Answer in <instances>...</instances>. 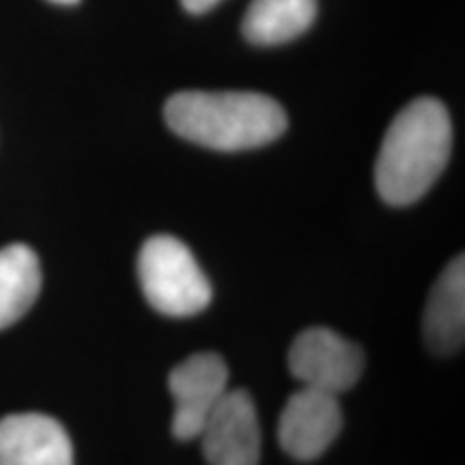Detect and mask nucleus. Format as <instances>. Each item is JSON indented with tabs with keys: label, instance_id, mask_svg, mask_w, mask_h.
<instances>
[{
	"label": "nucleus",
	"instance_id": "obj_2",
	"mask_svg": "<svg viewBox=\"0 0 465 465\" xmlns=\"http://www.w3.org/2000/svg\"><path fill=\"white\" fill-rule=\"evenodd\" d=\"M171 130L216 151H246L274 143L287 130V113L272 97L250 91H182L164 106Z\"/></svg>",
	"mask_w": 465,
	"mask_h": 465
},
{
	"label": "nucleus",
	"instance_id": "obj_10",
	"mask_svg": "<svg viewBox=\"0 0 465 465\" xmlns=\"http://www.w3.org/2000/svg\"><path fill=\"white\" fill-rule=\"evenodd\" d=\"M317 15V0H252L243 17V37L254 45H278L300 37Z\"/></svg>",
	"mask_w": 465,
	"mask_h": 465
},
{
	"label": "nucleus",
	"instance_id": "obj_6",
	"mask_svg": "<svg viewBox=\"0 0 465 465\" xmlns=\"http://www.w3.org/2000/svg\"><path fill=\"white\" fill-rule=\"evenodd\" d=\"M199 440L209 465H259L261 427L252 397L246 391H226Z\"/></svg>",
	"mask_w": 465,
	"mask_h": 465
},
{
	"label": "nucleus",
	"instance_id": "obj_9",
	"mask_svg": "<svg viewBox=\"0 0 465 465\" xmlns=\"http://www.w3.org/2000/svg\"><path fill=\"white\" fill-rule=\"evenodd\" d=\"M424 341L435 353H455L465 341V259L459 254L435 281L424 308Z\"/></svg>",
	"mask_w": 465,
	"mask_h": 465
},
{
	"label": "nucleus",
	"instance_id": "obj_4",
	"mask_svg": "<svg viewBox=\"0 0 465 465\" xmlns=\"http://www.w3.org/2000/svg\"><path fill=\"white\" fill-rule=\"evenodd\" d=\"M289 371L302 386L341 394L358 383L364 353L334 330L308 328L289 349Z\"/></svg>",
	"mask_w": 465,
	"mask_h": 465
},
{
	"label": "nucleus",
	"instance_id": "obj_8",
	"mask_svg": "<svg viewBox=\"0 0 465 465\" xmlns=\"http://www.w3.org/2000/svg\"><path fill=\"white\" fill-rule=\"evenodd\" d=\"M0 465H74L72 440L45 414L0 418Z\"/></svg>",
	"mask_w": 465,
	"mask_h": 465
},
{
	"label": "nucleus",
	"instance_id": "obj_7",
	"mask_svg": "<svg viewBox=\"0 0 465 465\" xmlns=\"http://www.w3.org/2000/svg\"><path fill=\"white\" fill-rule=\"evenodd\" d=\"M339 394L302 386L291 394L278 420V441L289 457L312 461L322 457L341 433Z\"/></svg>",
	"mask_w": 465,
	"mask_h": 465
},
{
	"label": "nucleus",
	"instance_id": "obj_1",
	"mask_svg": "<svg viewBox=\"0 0 465 465\" xmlns=\"http://www.w3.org/2000/svg\"><path fill=\"white\" fill-rule=\"evenodd\" d=\"M452 124L444 104L418 97L394 116L375 162L377 192L388 205L420 201L450 160Z\"/></svg>",
	"mask_w": 465,
	"mask_h": 465
},
{
	"label": "nucleus",
	"instance_id": "obj_5",
	"mask_svg": "<svg viewBox=\"0 0 465 465\" xmlns=\"http://www.w3.org/2000/svg\"><path fill=\"white\" fill-rule=\"evenodd\" d=\"M173 394V435L188 441L199 438L203 424L229 391V366L223 356L201 351L177 364L168 375Z\"/></svg>",
	"mask_w": 465,
	"mask_h": 465
},
{
	"label": "nucleus",
	"instance_id": "obj_13",
	"mask_svg": "<svg viewBox=\"0 0 465 465\" xmlns=\"http://www.w3.org/2000/svg\"><path fill=\"white\" fill-rule=\"evenodd\" d=\"M50 3H56V5H78L80 0H50Z\"/></svg>",
	"mask_w": 465,
	"mask_h": 465
},
{
	"label": "nucleus",
	"instance_id": "obj_3",
	"mask_svg": "<svg viewBox=\"0 0 465 465\" xmlns=\"http://www.w3.org/2000/svg\"><path fill=\"white\" fill-rule=\"evenodd\" d=\"M138 281L149 304L166 317L199 315L213 298L212 282L199 261L173 235H153L143 243Z\"/></svg>",
	"mask_w": 465,
	"mask_h": 465
},
{
	"label": "nucleus",
	"instance_id": "obj_12",
	"mask_svg": "<svg viewBox=\"0 0 465 465\" xmlns=\"http://www.w3.org/2000/svg\"><path fill=\"white\" fill-rule=\"evenodd\" d=\"M220 0H182L183 9L188 11V14H194V15H201V14H207L209 9H213Z\"/></svg>",
	"mask_w": 465,
	"mask_h": 465
},
{
	"label": "nucleus",
	"instance_id": "obj_11",
	"mask_svg": "<svg viewBox=\"0 0 465 465\" xmlns=\"http://www.w3.org/2000/svg\"><path fill=\"white\" fill-rule=\"evenodd\" d=\"M42 291V267L26 243L0 248V330L28 312Z\"/></svg>",
	"mask_w": 465,
	"mask_h": 465
}]
</instances>
